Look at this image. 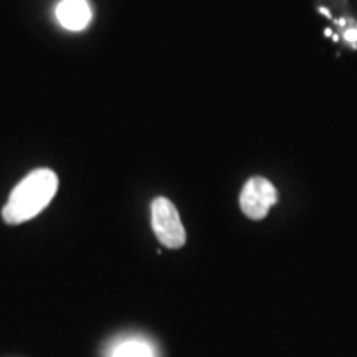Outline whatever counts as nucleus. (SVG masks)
<instances>
[{
  "instance_id": "f03ea898",
  "label": "nucleus",
  "mask_w": 357,
  "mask_h": 357,
  "mask_svg": "<svg viewBox=\"0 0 357 357\" xmlns=\"http://www.w3.org/2000/svg\"><path fill=\"white\" fill-rule=\"evenodd\" d=\"M151 213H153V230L159 242L164 247L174 250L184 247L187 240L185 229L176 205L166 197H158L153 202Z\"/></svg>"
},
{
  "instance_id": "20e7f679",
  "label": "nucleus",
  "mask_w": 357,
  "mask_h": 357,
  "mask_svg": "<svg viewBox=\"0 0 357 357\" xmlns=\"http://www.w3.org/2000/svg\"><path fill=\"white\" fill-rule=\"evenodd\" d=\"M93 10L86 0H61L56 7V19L61 26L79 32L91 22Z\"/></svg>"
},
{
  "instance_id": "f257e3e1",
  "label": "nucleus",
  "mask_w": 357,
  "mask_h": 357,
  "mask_svg": "<svg viewBox=\"0 0 357 357\" xmlns=\"http://www.w3.org/2000/svg\"><path fill=\"white\" fill-rule=\"evenodd\" d=\"M58 189V177L50 169H37L30 172L15 189L2 211L8 225L32 220L52 202Z\"/></svg>"
},
{
  "instance_id": "423d86ee",
  "label": "nucleus",
  "mask_w": 357,
  "mask_h": 357,
  "mask_svg": "<svg viewBox=\"0 0 357 357\" xmlns=\"http://www.w3.org/2000/svg\"><path fill=\"white\" fill-rule=\"evenodd\" d=\"M346 38L351 40V42H354V40H357V32H354V30H351V32H347Z\"/></svg>"
},
{
  "instance_id": "7ed1b4c3",
  "label": "nucleus",
  "mask_w": 357,
  "mask_h": 357,
  "mask_svg": "<svg viewBox=\"0 0 357 357\" xmlns=\"http://www.w3.org/2000/svg\"><path fill=\"white\" fill-rule=\"evenodd\" d=\"M278 200L276 189L270 181L263 177H253L247 181L240 194L242 212L252 220H261Z\"/></svg>"
},
{
  "instance_id": "39448f33",
  "label": "nucleus",
  "mask_w": 357,
  "mask_h": 357,
  "mask_svg": "<svg viewBox=\"0 0 357 357\" xmlns=\"http://www.w3.org/2000/svg\"><path fill=\"white\" fill-rule=\"evenodd\" d=\"M111 357H154L153 347L141 339H128L116 346V349Z\"/></svg>"
}]
</instances>
